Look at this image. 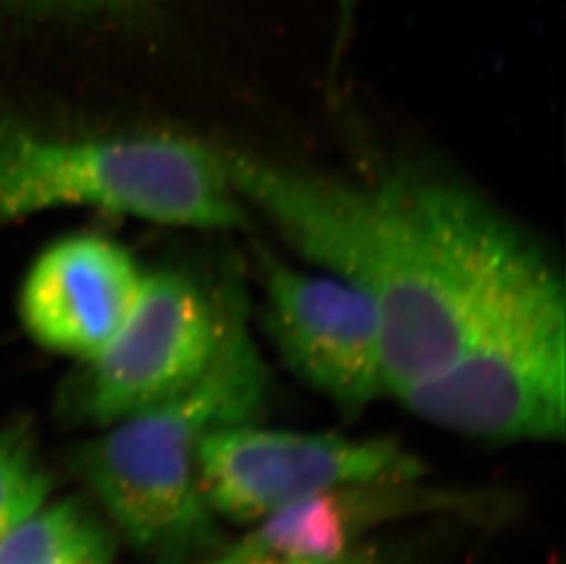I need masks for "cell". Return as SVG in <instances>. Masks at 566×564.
Returning <instances> with one entry per match:
<instances>
[{"label": "cell", "mask_w": 566, "mask_h": 564, "mask_svg": "<svg viewBox=\"0 0 566 564\" xmlns=\"http://www.w3.org/2000/svg\"><path fill=\"white\" fill-rule=\"evenodd\" d=\"M247 208L312 267L369 299L385 396L431 378L513 279L548 251L460 178L433 167L347 180L226 149Z\"/></svg>", "instance_id": "1"}, {"label": "cell", "mask_w": 566, "mask_h": 564, "mask_svg": "<svg viewBox=\"0 0 566 564\" xmlns=\"http://www.w3.org/2000/svg\"><path fill=\"white\" fill-rule=\"evenodd\" d=\"M268 396L266 365L244 306L195 384L83 446V480L133 549L177 561L217 543V515L198 482V451L209 432L255 424Z\"/></svg>", "instance_id": "2"}, {"label": "cell", "mask_w": 566, "mask_h": 564, "mask_svg": "<svg viewBox=\"0 0 566 564\" xmlns=\"http://www.w3.org/2000/svg\"><path fill=\"white\" fill-rule=\"evenodd\" d=\"M91 208L206 231L250 226L222 150L178 134L61 136L0 113V222Z\"/></svg>", "instance_id": "3"}, {"label": "cell", "mask_w": 566, "mask_h": 564, "mask_svg": "<svg viewBox=\"0 0 566 564\" xmlns=\"http://www.w3.org/2000/svg\"><path fill=\"white\" fill-rule=\"evenodd\" d=\"M396 399L418 418L464 437L563 440L566 297L552 255L499 293L448 367Z\"/></svg>", "instance_id": "4"}, {"label": "cell", "mask_w": 566, "mask_h": 564, "mask_svg": "<svg viewBox=\"0 0 566 564\" xmlns=\"http://www.w3.org/2000/svg\"><path fill=\"white\" fill-rule=\"evenodd\" d=\"M242 309L231 288L209 292L169 268L145 272L122 328L70 384V410L107 427L177 395L208 370Z\"/></svg>", "instance_id": "5"}, {"label": "cell", "mask_w": 566, "mask_h": 564, "mask_svg": "<svg viewBox=\"0 0 566 564\" xmlns=\"http://www.w3.org/2000/svg\"><path fill=\"white\" fill-rule=\"evenodd\" d=\"M426 477L422 460L390 438L261 429L209 432L198 482L214 515L256 524L284 508L343 485Z\"/></svg>", "instance_id": "6"}, {"label": "cell", "mask_w": 566, "mask_h": 564, "mask_svg": "<svg viewBox=\"0 0 566 564\" xmlns=\"http://www.w3.org/2000/svg\"><path fill=\"white\" fill-rule=\"evenodd\" d=\"M262 251V328L279 357L345 415H359L385 396L373 304L332 273L303 270Z\"/></svg>", "instance_id": "7"}, {"label": "cell", "mask_w": 566, "mask_h": 564, "mask_svg": "<svg viewBox=\"0 0 566 564\" xmlns=\"http://www.w3.org/2000/svg\"><path fill=\"white\" fill-rule=\"evenodd\" d=\"M145 272L124 246L102 234L57 240L22 284V326L46 351L86 362L122 328Z\"/></svg>", "instance_id": "8"}, {"label": "cell", "mask_w": 566, "mask_h": 564, "mask_svg": "<svg viewBox=\"0 0 566 564\" xmlns=\"http://www.w3.org/2000/svg\"><path fill=\"white\" fill-rule=\"evenodd\" d=\"M475 497L434 490L418 480L343 485L273 513L253 524L239 544L289 560L332 561L365 544L387 522L426 513H464Z\"/></svg>", "instance_id": "9"}, {"label": "cell", "mask_w": 566, "mask_h": 564, "mask_svg": "<svg viewBox=\"0 0 566 564\" xmlns=\"http://www.w3.org/2000/svg\"><path fill=\"white\" fill-rule=\"evenodd\" d=\"M107 528L80 501L38 508L0 539V564H111Z\"/></svg>", "instance_id": "10"}, {"label": "cell", "mask_w": 566, "mask_h": 564, "mask_svg": "<svg viewBox=\"0 0 566 564\" xmlns=\"http://www.w3.org/2000/svg\"><path fill=\"white\" fill-rule=\"evenodd\" d=\"M52 480L24 424L0 429V539L43 506Z\"/></svg>", "instance_id": "11"}, {"label": "cell", "mask_w": 566, "mask_h": 564, "mask_svg": "<svg viewBox=\"0 0 566 564\" xmlns=\"http://www.w3.org/2000/svg\"><path fill=\"white\" fill-rule=\"evenodd\" d=\"M11 8L70 17H125L138 13L153 0H0Z\"/></svg>", "instance_id": "12"}, {"label": "cell", "mask_w": 566, "mask_h": 564, "mask_svg": "<svg viewBox=\"0 0 566 564\" xmlns=\"http://www.w3.org/2000/svg\"><path fill=\"white\" fill-rule=\"evenodd\" d=\"M203 564H384V557L375 546H359L350 554L332 561H300L281 557V555L264 554L256 550L247 549L237 543L235 546L226 550L224 554L217 555L214 560Z\"/></svg>", "instance_id": "13"}]
</instances>
